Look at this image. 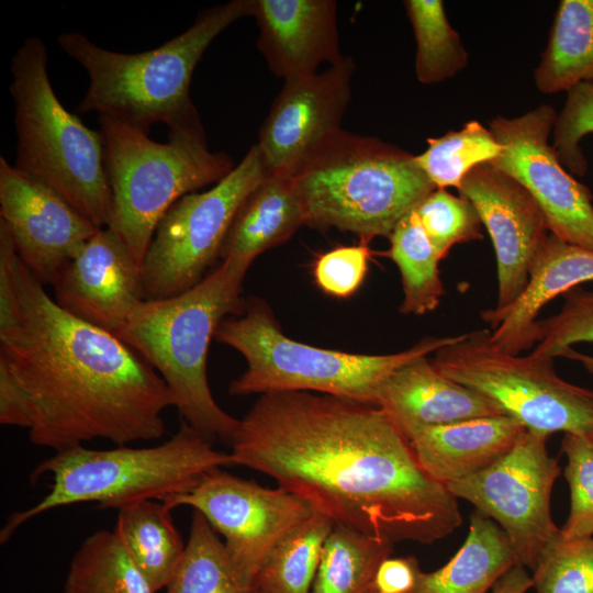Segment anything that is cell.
Masks as SVG:
<instances>
[{
  "mask_svg": "<svg viewBox=\"0 0 593 593\" xmlns=\"http://www.w3.org/2000/svg\"><path fill=\"white\" fill-rule=\"evenodd\" d=\"M234 466L259 471L335 524L424 545L461 525L457 499L418 465L380 406L314 392L260 395L231 443Z\"/></svg>",
  "mask_w": 593,
  "mask_h": 593,
  "instance_id": "obj_1",
  "label": "cell"
},
{
  "mask_svg": "<svg viewBox=\"0 0 593 593\" xmlns=\"http://www.w3.org/2000/svg\"><path fill=\"white\" fill-rule=\"evenodd\" d=\"M176 400L116 335L60 307L0 223V424L55 452L101 438L158 439Z\"/></svg>",
  "mask_w": 593,
  "mask_h": 593,
  "instance_id": "obj_2",
  "label": "cell"
},
{
  "mask_svg": "<svg viewBox=\"0 0 593 593\" xmlns=\"http://www.w3.org/2000/svg\"><path fill=\"white\" fill-rule=\"evenodd\" d=\"M250 11L251 0L213 5L201 11L183 33L134 54L103 48L80 32L60 34V48L89 77L78 112L109 115L147 133L155 123L168 130L200 124L190 97L193 71L216 36Z\"/></svg>",
  "mask_w": 593,
  "mask_h": 593,
  "instance_id": "obj_3",
  "label": "cell"
},
{
  "mask_svg": "<svg viewBox=\"0 0 593 593\" xmlns=\"http://www.w3.org/2000/svg\"><path fill=\"white\" fill-rule=\"evenodd\" d=\"M247 269L230 261L193 288L175 296L144 300L116 335L137 351L172 392L181 421L212 444H230L239 419L214 400L208 380V354L220 323L238 314Z\"/></svg>",
  "mask_w": 593,
  "mask_h": 593,
  "instance_id": "obj_4",
  "label": "cell"
},
{
  "mask_svg": "<svg viewBox=\"0 0 593 593\" xmlns=\"http://www.w3.org/2000/svg\"><path fill=\"white\" fill-rule=\"evenodd\" d=\"M226 466H234L231 454L215 449L182 421L169 439L156 446L98 450L81 445L55 452L30 474L34 483L49 473V492L8 517L0 542L4 545L23 524L54 508L94 502L101 510H120L143 500L163 501L191 489L206 472Z\"/></svg>",
  "mask_w": 593,
  "mask_h": 593,
  "instance_id": "obj_5",
  "label": "cell"
},
{
  "mask_svg": "<svg viewBox=\"0 0 593 593\" xmlns=\"http://www.w3.org/2000/svg\"><path fill=\"white\" fill-rule=\"evenodd\" d=\"M306 224L350 232L367 243L388 236L435 188L412 155L377 137L339 131L293 176Z\"/></svg>",
  "mask_w": 593,
  "mask_h": 593,
  "instance_id": "obj_6",
  "label": "cell"
},
{
  "mask_svg": "<svg viewBox=\"0 0 593 593\" xmlns=\"http://www.w3.org/2000/svg\"><path fill=\"white\" fill-rule=\"evenodd\" d=\"M214 339L237 350L247 363L230 384L232 395L304 391L378 405L383 383L396 369L434 354L455 336L426 337L387 355L325 349L284 335L269 305L250 298L238 314L220 323Z\"/></svg>",
  "mask_w": 593,
  "mask_h": 593,
  "instance_id": "obj_7",
  "label": "cell"
},
{
  "mask_svg": "<svg viewBox=\"0 0 593 593\" xmlns=\"http://www.w3.org/2000/svg\"><path fill=\"white\" fill-rule=\"evenodd\" d=\"M44 42L29 37L11 59L10 93L18 137L14 166L53 187L99 228L113 214L104 141L68 111L54 91Z\"/></svg>",
  "mask_w": 593,
  "mask_h": 593,
  "instance_id": "obj_8",
  "label": "cell"
},
{
  "mask_svg": "<svg viewBox=\"0 0 593 593\" xmlns=\"http://www.w3.org/2000/svg\"><path fill=\"white\" fill-rule=\"evenodd\" d=\"M113 214L108 227L126 243L142 267L156 227L183 195L225 178L235 165L212 152L202 123L168 130L167 143L109 115H98Z\"/></svg>",
  "mask_w": 593,
  "mask_h": 593,
  "instance_id": "obj_9",
  "label": "cell"
},
{
  "mask_svg": "<svg viewBox=\"0 0 593 593\" xmlns=\"http://www.w3.org/2000/svg\"><path fill=\"white\" fill-rule=\"evenodd\" d=\"M430 360L528 430L593 437V390L559 377L552 358L507 354L493 345L490 329H477L455 336Z\"/></svg>",
  "mask_w": 593,
  "mask_h": 593,
  "instance_id": "obj_10",
  "label": "cell"
},
{
  "mask_svg": "<svg viewBox=\"0 0 593 593\" xmlns=\"http://www.w3.org/2000/svg\"><path fill=\"white\" fill-rule=\"evenodd\" d=\"M268 169L257 144L211 189L175 202L159 221L142 264L145 300L180 294L221 257L234 219Z\"/></svg>",
  "mask_w": 593,
  "mask_h": 593,
  "instance_id": "obj_11",
  "label": "cell"
},
{
  "mask_svg": "<svg viewBox=\"0 0 593 593\" xmlns=\"http://www.w3.org/2000/svg\"><path fill=\"white\" fill-rule=\"evenodd\" d=\"M548 435L526 429L514 447L484 470L446 484L507 535L519 563L534 570L561 535L550 513L558 460L547 450Z\"/></svg>",
  "mask_w": 593,
  "mask_h": 593,
  "instance_id": "obj_12",
  "label": "cell"
},
{
  "mask_svg": "<svg viewBox=\"0 0 593 593\" xmlns=\"http://www.w3.org/2000/svg\"><path fill=\"white\" fill-rule=\"evenodd\" d=\"M161 502L170 510L189 506L201 513L224 537L242 579L255 589L269 552L313 512L306 501L281 486L265 488L222 468L206 472L191 489Z\"/></svg>",
  "mask_w": 593,
  "mask_h": 593,
  "instance_id": "obj_13",
  "label": "cell"
},
{
  "mask_svg": "<svg viewBox=\"0 0 593 593\" xmlns=\"http://www.w3.org/2000/svg\"><path fill=\"white\" fill-rule=\"evenodd\" d=\"M556 110L541 104L515 118L496 116L489 130L501 146L491 164L521 183L545 214L550 234L593 250L590 189L577 181L549 145Z\"/></svg>",
  "mask_w": 593,
  "mask_h": 593,
  "instance_id": "obj_14",
  "label": "cell"
},
{
  "mask_svg": "<svg viewBox=\"0 0 593 593\" xmlns=\"http://www.w3.org/2000/svg\"><path fill=\"white\" fill-rule=\"evenodd\" d=\"M0 222L16 254L43 283L54 284L100 230L41 178L0 156Z\"/></svg>",
  "mask_w": 593,
  "mask_h": 593,
  "instance_id": "obj_15",
  "label": "cell"
},
{
  "mask_svg": "<svg viewBox=\"0 0 593 593\" xmlns=\"http://www.w3.org/2000/svg\"><path fill=\"white\" fill-rule=\"evenodd\" d=\"M458 191L477 209L495 250L497 299L494 307L481 312L490 324L524 293L535 257L550 232L532 194L489 163L471 169Z\"/></svg>",
  "mask_w": 593,
  "mask_h": 593,
  "instance_id": "obj_16",
  "label": "cell"
},
{
  "mask_svg": "<svg viewBox=\"0 0 593 593\" xmlns=\"http://www.w3.org/2000/svg\"><path fill=\"white\" fill-rule=\"evenodd\" d=\"M355 68L353 58L344 56L324 71L284 80L259 130L257 146L269 172L293 177L342 131Z\"/></svg>",
  "mask_w": 593,
  "mask_h": 593,
  "instance_id": "obj_17",
  "label": "cell"
},
{
  "mask_svg": "<svg viewBox=\"0 0 593 593\" xmlns=\"http://www.w3.org/2000/svg\"><path fill=\"white\" fill-rule=\"evenodd\" d=\"M53 288L60 307L114 335L145 300L142 267L110 227L100 228L83 245Z\"/></svg>",
  "mask_w": 593,
  "mask_h": 593,
  "instance_id": "obj_18",
  "label": "cell"
},
{
  "mask_svg": "<svg viewBox=\"0 0 593 593\" xmlns=\"http://www.w3.org/2000/svg\"><path fill=\"white\" fill-rule=\"evenodd\" d=\"M336 10L335 0H251L268 68L288 80L342 60Z\"/></svg>",
  "mask_w": 593,
  "mask_h": 593,
  "instance_id": "obj_19",
  "label": "cell"
},
{
  "mask_svg": "<svg viewBox=\"0 0 593 593\" xmlns=\"http://www.w3.org/2000/svg\"><path fill=\"white\" fill-rule=\"evenodd\" d=\"M427 357L396 369L380 390L378 406L403 434L422 426L504 414L486 396L443 374Z\"/></svg>",
  "mask_w": 593,
  "mask_h": 593,
  "instance_id": "obj_20",
  "label": "cell"
},
{
  "mask_svg": "<svg viewBox=\"0 0 593 593\" xmlns=\"http://www.w3.org/2000/svg\"><path fill=\"white\" fill-rule=\"evenodd\" d=\"M526 430L508 415L422 426L404 435L421 468L446 485L475 474L506 455Z\"/></svg>",
  "mask_w": 593,
  "mask_h": 593,
  "instance_id": "obj_21",
  "label": "cell"
},
{
  "mask_svg": "<svg viewBox=\"0 0 593 593\" xmlns=\"http://www.w3.org/2000/svg\"><path fill=\"white\" fill-rule=\"evenodd\" d=\"M593 280V250L567 243L553 234L535 257L521 298L491 323L493 345L512 355L539 342L537 315L552 299Z\"/></svg>",
  "mask_w": 593,
  "mask_h": 593,
  "instance_id": "obj_22",
  "label": "cell"
},
{
  "mask_svg": "<svg viewBox=\"0 0 593 593\" xmlns=\"http://www.w3.org/2000/svg\"><path fill=\"white\" fill-rule=\"evenodd\" d=\"M306 221L294 178L268 171L237 212L220 258L248 270L260 254L288 240Z\"/></svg>",
  "mask_w": 593,
  "mask_h": 593,
  "instance_id": "obj_23",
  "label": "cell"
},
{
  "mask_svg": "<svg viewBox=\"0 0 593 593\" xmlns=\"http://www.w3.org/2000/svg\"><path fill=\"white\" fill-rule=\"evenodd\" d=\"M516 564L521 563L507 535L475 510L460 549L444 567L419 570L412 593H486Z\"/></svg>",
  "mask_w": 593,
  "mask_h": 593,
  "instance_id": "obj_24",
  "label": "cell"
},
{
  "mask_svg": "<svg viewBox=\"0 0 593 593\" xmlns=\"http://www.w3.org/2000/svg\"><path fill=\"white\" fill-rule=\"evenodd\" d=\"M534 79L545 94L593 79V0L560 1Z\"/></svg>",
  "mask_w": 593,
  "mask_h": 593,
  "instance_id": "obj_25",
  "label": "cell"
},
{
  "mask_svg": "<svg viewBox=\"0 0 593 593\" xmlns=\"http://www.w3.org/2000/svg\"><path fill=\"white\" fill-rule=\"evenodd\" d=\"M118 511L114 533L154 591L166 589L186 548L171 510L163 502L143 500Z\"/></svg>",
  "mask_w": 593,
  "mask_h": 593,
  "instance_id": "obj_26",
  "label": "cell"
},
{
  "mask_svg": "<svg viewBox=\"0 0 593 593\" xmlns=\"http://www.w3.org/2000/svg\"><path fill=\"white\" fill-rule=\"evenodd\" d=\"M334 526L326 514L313 508L267 556L256 580L257 593H311Z\"/></svg>",
  "mask_w": 593,
  "mask_h": 593,
  "instance_id": "obj_27",
  "label": "cell"
},
{
  "mask_svg": "<svg viewBox=\"0 0 593 593\" xmlns=\"http://www.w3.org/2000/svg\"><path fill=\"white\" fill-rule=\"evenodd\" d=\"M64 593H156L114 530L89 535L75 552Z\"/></svg>",
  "mask_w": 593,
  "mask_h": 593,
  "instance_id": "obj_28",
  "label": "cell"
},
{
  "mask_svg": "<svg viewBox=\"0 0 593 593\" xmlns=\"http://www.w3.org/2000/svg\"><path fill=\"white\" fill-rule=\"evenodd\" d=\"M392 549L387 540L335 524L311 593H374L376 572Z\"/></svg>",
  "mask_w": 593,
  "mask_h": 593,
  "instance_id": "obj_29",
  "label": "cell"
},
{
  "mask_svg": "<svg viewBox=\"0 0 593 593\" xmlns=\"http://www.w3.org/2000/svg\"><path fill=\"white\" fill-rule=\"evenodd\" d=\"M389 239L390 248L385 255L399 268L404 294L401 313L423 315L434 311L444 294L438 269L441 259L429 242L415 210L398 222Z\"/></svg>",
  "mask_w": 593,
  "mask_h": 593,
  "instance_id": "obj_30",
  "label": "cell"
},
{
  "mask_svg": "<svg viewBox=\"0 0 593 593\" xmlns=\"http://www.w3.org/2000/svg\"><path fill=\"white\" fill-rule=\"evenodd\" d=\"M166 593H257L234 567L215 529L193 511L182 558Z\"/></svg>",
  "mask_w": 593,
  "mask_h": 593,
  "instance_id": "obj_31",
  "label": "cell"
},
{
  "mask_svg": "<svg viewBox=\"0 0 593 593\" xmlns=\"http://www.w3.org/2000/svg\"><path fill=\"white\" fill-rule=\"evenodd\" d=\"M406 14L415 41V72L423 85L439 83L456 76L468 63V54L450 25L441 0H406Z\"/></svg>",
  "mask_w": 593,
  "mask_h": 593,
  "instance_id": "obj_32",
  "label": "cell"
},
{
  "mask_svg": "<svg viewBox=\"0 0 593 593\" xmlns=\"http://www.w3.org/2000/svg\"><path fill=\"white\" fill-rule=\"evenodd\" d=\"M427 148L415 160L437 189L459 190L465 176L475 166L491 163L501 146L489 127L471 120L461 130L427 138Z\"/></svg>",
  "mask_w": 593,
  "mask_h": 593,
  "instance_id": "obj_33",
  "label": "cell"
},
{
  "mask_svg": "<svg viewBox=\"0 0 593 593\" xmlns=\"http://www.w3.org/2000/svg\"><path fill=\"white\" fill-rule=\"evenodd\" d=\"M414 210L440 259L457 244L483 238L478 211L462 195L436 188Z\"/></svg>",
  "mask_w": 593,
  "mask_h": 593,
  "instance_id": "obj_34",
  "label": "cell"
},
{
  "mask_svg": "<svg viewBox=\"0 0 593 593\" xmlns=\"http://www.w3.org/2000/svg\"><path fill=\"white\" fill-rule=\"evenodd\" d=\"M537 593H593V536L555 540L533 570Z\"/></svg>",
  "mask_w": 593,
  "mask_h": 593,
  "instance_id": "obj_35",
  "label": "cell"
},
{
  "mask_svg": "<svg viewBox=\"0 0 593 593\" xmlns=\"http://www.w3.org/2000/svg\"><path fill=\"white\" fill-rule=\"evenodd\" d=\"M561 449L567 457L564 477L570 489V512L561 537L566 540L593 536V437L564 434Z\"/></svg>",
  "mask_w": 593,
  "mask_h": 593,
  "instance_id": "obj_36",
  "label": "cell"
},
{
  "mask_svg": "<svg viewBox=\"0 0 593 593\" xmlns=\"http://www.w3.org/2000/svg\"><path fill=\"white\" fill-rule=\"evenodd\" d=\"M562 295L560 311L538 321L540 337L532 355L555 359L573 344L593 342V291L578 286Z\"/></svg>",
  "mask_w": 593,
  "mask_h": 593,
  "instance_id": "obj_37",
  "label": "cell"
},
{
  "mask_svg": "<svg viewBox=\"0 0 593 593\" xmlns=\"http://www.w3.org/2000/svg\"><path fill=\"white\" fill-rule=\"evenodd\" d=\"M593 133V79L582 81L567 92L552 130V147L571 174L584 176L588 160L581 148L583 137Z\"/></svg>",
  "mask_w": 593,
  "mask_h": 593,
  "instance_id": "obj_38",
  "label": "cell"
},
{
  "mask_svg": "<svg viewBox=\"0 0 593 593\" xmlns=\"http://www.w3.org/2000/svg\"><path fill=\"white\" fill-rule=\"evenodd\" d=\"M370 255L366 243L340 246L321 255L313 268L316 284L332 296H350L366 277Z\"/></svg>",
  "mask_w": 593,
  "mask_h": 593,
  "instance_id": "obj_39",
  "label": "cell"
},
{
  "mask_svg": "<svg viewBox=\"0 0 593 593\" xmlns=\"http://www.w3.org/2000/svg\"><path fill=\"white\" fill-rule=\"evenodd\" d=\"M419 570L413 557H388L378 567L374 590L381 593H412Z\"/></svg>",
  "mask_w": 593,
  "mask_h": 593,
  "instance_id": "obj_40",
  "label": "cell"
},
{
  "mask_svg": "<svg viewBox=\"0 0 593 593\" xmlns=\"http://www.w3.org/2000/svg\"><path fill=\"white\" fill-rule=\"evenodd\" d=\"M532 586V575L524 566L516 564L494 584L492 593H526Z\"/></svg>",
  "mask_w": 593,
  "mask_h": 593,
  "instance_id": "obj_41",
  "label": "cell"
},
{
  "mask_svg": "<svg viewBox=\"0 0 593 593\" xmlns=\"http://www.w3.org/2000/svg\"><path fill=\"white\" fill-rule=\"evenodd\" d=\"M582 365L585 368L586 371L593 374V356H584L582 358Z\"/></svg>",
  "mask_w": 593,
  "mask_h": 593,
  "instance_id": "obj_42",
  "label": "cell"
},
{
  "mask_svg": "<svg viewBox=\"0 0 593 593\" xmlns=\"http://www.w3.org/2000/svg\"><path fill=\"white\" fill-rule=\"evenodd\" d=\"M374 593H381V592H374Z\"/></svg>",
  "mask_w": 593,
  "mask_h": 593,
  "instance_id": "obj_43",
  "label": "cell"
}]
</instances>
